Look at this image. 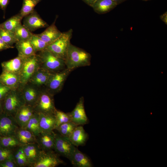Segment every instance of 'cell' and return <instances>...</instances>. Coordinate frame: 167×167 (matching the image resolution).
Wrapping results in <instances>:
<instances>
[{"mask_svg":"<svg viewBox=\"0 0 167 167\" xmlns=\"http://www.w3.org/2000/svg\"><path fill=\"white\" fill-rule=\"evenodd\" d=\"M91 57L87 51L71 43L65 60L66 68L72 71L78 67L89 66Z\"/></svg>","mask_w":167,"mask_h":167,"instance_id":"obj_1","label":"cell"},{"mask_svg":"<svg viewBox=\"0 0 167 167\" xmlns=\"http://www.w3.org/2000/svg\"><path fill=\"white\" fill-rule=\"evenodd\" d=\"M38 52L36 54L39 60L40 67L51 73L58 72L66 68L64 60L56 56L49 51L44 49Z\"/></svg>","mask_w":167,"mask_h":167,"instance_id":"obj_2","label":"cell"},{"mask_svg":"<svg viewBox=\"0 0 167 167\" xmlns=\"http://www.w3.org/2000/svg\"><path fill=\"white\" fill-rule=\"evenodd\" d=\"M73 30L70 29L67 31L62 32L61 35L56 40L49 45L46 49L56 56L65 60L67 51L72 38Z\"/></svg>","mask_w":167,"mask_h":167,"instance_id":"obj_3","label":"cell"},{"mask_svg":"<svg viewBox=\"0 0 167 167\" xmlns=\"http://www.w3.org/2000/svg\"><path fill=\"white\" fill-rule=\"evenodd\" d=\"M25 104L20 89H12L3 100V112L14 116L18 110Z\"/></svg>","mask_w":167,"mask_h":167,"instance_id":"obj_4","label":"cell"},{"mask_svg":"<svg viewBox=\"0 0 167 167\" xmlns=\"http://www.w3.org/2000/svg\"><path fill=\"white\" fill-rule=\"evenodd\" d=\"M23 58L22 66L19 73L20 83L19 88L28 83L36 70L40 67L39 60L36 54Z\"/></svg>","mask_w":167,"mask_h":167,"instance_id":"obj_5","label":"cell"},{"mask_svg":"<svg viewBox=\"0 0 167 167\" xmlns=\"http://www.w3.org/2000/svg\"><path fill=\"white\" fill-rule=\"evenodd\" d=\"M54 96L44 88H42L36 102L32 107L34 111L38 113L55 114L57 109Z\"/></svg>","mask_w":167,"mask_h":167,"instance_id":"obj_6","label":"cell"},{"mask_svg":"<svg viewBox=\"0 0 167 167\" xmlns=\"http://www.w3.org/2000/svg\"><path fill=\"white\" fill-rule=\"evenodd\" d=\"M71 71L66 68L60 71L51 73L44 88L54 96L61 90L66 80Z\"/></svg>","mask_w":167,"mask_h":167,"instance_id":"obj_7","label":"cell"},{"mask_svg":"<svg viewBox=\"0 0 167 167\" xmlns=\"http://www.w3.org/2000/svg\"><path fill=\"white\" fill-rule=\"evenodd\" d=\"M59 155L54 150L44 151L42 150L37 161L31 167H55L64 164Z\"/></svg>","mask_w":167,"mask_h":167,"instance_id":"obj_8","label":"cell"},{"mask_svg":"<svg viewBox=\"0 0 167 167\" xmlns=\"http://www.w3.org/2000/svg\"><path fill=\"white\" fill-rule=\"evenodd\" d=\"M20 127L14 116L3 112L0 114V136H14Z\"/></svg>","mask_w":167,"mask_h":167,"instance_id":"obj_9","label":"cell"},{"mask_svg":"<svg viewBox=\"0 0 167 167\" xmlns=\"http://www.w3.org/2000/svg\"><path fill=\"white\" fill-rule=\"evenodd\" d=\"M75 148L68 137L55 133L54 150L59 156L68 159Z\"/></svg>","mask_w":167,"mask_h":167,"instance_id":"obj_10","label":"cell"},{"mask_svg":"<svg viewBox=\"0 0 167 167\" xmlns=\"http://www.w3.org/2000/svg\"><path fill=\"white\" fill-rule=\"evenodd\" d=\"M19 88L21 91L25 104L33 107L36 102L42 88L29 82Z\"/></svg>","mask_w":167,"mask_h":167,"instance_id":"obj_11","label":"cell"},{"mask_svg":"<svg viewBox=\"0 0 167 167\" xmlns=\"http://www.w3.org/2000/svg\"><path fill=\"white\" fill-rule=\"evenodd\" d=\"M68 113L71 121L78 126L84 125L88 122L84 109V99L83 96L80 98L73 110Z\"/></svg>","mask_w":167,"mask_h":167,"instance_id":"obj_12","label":"cell"},{"mask_svg":"<svg viewBox=\"0 0 167 167\" xmlns=\"http://www.w3.org/2000/svg\"><path fill=\"white\" fill-rule=\"evenodd\" d=\"M23 23V25L31 32L49 26L35 10L24 17Z\"/></svg>","mask_w":167,"mask_h":167,"instance_id":"obj_13","label":"cell"},{"mask_svg":"<svg viewBox=\"0 0 167 167\" xmlns=\"http://www.w3.org/2000/svg\"><path fill=\"white\" fill-rule=\"evenodd\" d=\"M35 112L32 107L26 104L18 110L14 116L20 128L24 127Z\"/></svg>","mask_w":167,"mask_h":167,"instance_id":"obj_14","label":"cell"},{"mask_svg":"<svg viewBox=\"0 0 167 167\" xmlns=\"http://www.w3.org/2000/svg\"><path fill=\"white\" fill-rule=\"evenodd\" d=\"M68 159L74 167L93 166L92 162L88 157L79 151L76 147Z\"/></svg>","mask_w":167,"mask_h":167,"instance_id":"obj_15","label":"cell"},{"mask_svg":"<svg viewBox=\"0 0 167 167\" xmlns=\"http://www.w3.org/2000/svg\"><path fill=\"white\" fill-rule=\"evenodd\" d=\"M38 113L41 133L51 132L55 130L56 121L55 114Z\"/></svg>","mask_w":167,"mask_h":167,"instance_id":"obj_16","label":"cell"},{"mask_svg":"<svg viewBox=\"0 0 167 167\" xmlns=\"http://www.w3.org/2000/svg\"><path fill=\"white\" fill-rule=\"evenodd\" d=\"M55 134L54 131L41 133L36 137L37 143L42 150L45 151L54 150Z\"/></svg>","mask_w":167,"mask_h":167,"instance_id":"obj_17","label":"cell"},{"mask_svg":"<svg viewBox=\"0 0 167 167\" xmlns=\"http://www.w3.org/2000/svg\"><path fill=\"white\" fill-rule=\"evenodd\" d=\"M56 19L42 32L36 35L44 41L49 45L58 39L62 34L55 25Z\"/></svg>","mask_w":167,"mask_h":167,"instance_id":"obj_18","label":"cell"},{"mask_svg":"<svg viewBox=\"0 0 167 167\" xmlns=\"http://www.w3.org/2000/svg\"><path fill=\"white\" fill-rule=\"evenodd\" d=\"M71 143L75 147L84 145L88 139V135L81 125L77 126L68 136Z\"/></svg>","mask_w":167,"mask_h":167,"instance_id":"obj_19","label":"cell"},{"mask_svg":"<svg viewBox=\"0 0 167 167\" xmlns=\"http://www.w3.org/2000/svg\"><path fill=\"white\" fill-rule=\"evenodd\" d=\"M51 74L47 70L40 67L28 82L39 88H43L46 84Z\"/></svg>","mask_w":167,"mask_h":167,"instance_id":"obj_20","label":"cell"},{"mask_svg":"<svg viewBox=\"0 0 167 167\" xmlns=\"http://www.w3.org/2000/svg\"><path fill=\"white\" fill-rule=\"evenodd\" d=\"M29 164V166L37 160L42 150L37 143L21 146Z\"/></svg>","mask_w":167,"mask_h":167,"instance_id":"obj_21","label":"cell"},{"mask_svg":"<svg viewBox=\"0 0 167 167\" xmlns=\"http://www.w3.org/2000/svg\"><path fill=\"white\" fill-rule=\"evenodd\" d=\"M0 82L11 89L17 88L20 84L19 74L2 71L0 75Z\"/></svg>","mask_w":167,"mask_h":167,"instance_id":"obj_22","label":"cell"},{"mask_svg":"<svg viewBox=\"0 0 167 167\" xmlns=\"http://www.w3.org/2000/svg\"><path fill=\"white\" fill-rule=\"evenodd\" d=\"M23 64V57L18 56L16 57L1 63L2 71L19 73Z\"/></svg>","mask_w":167,"mask_h":167,"instance_id":"obj_23","label":"cell"},{"mask_svg":"<svg viewBox=\"0 0 167 167\" xmlns=\"http://www.w3.org/2000/svg\"><path fill=\"white\" fill-rule=\"evenodd\" d=\"M14 136L21 146L37 143L36 137L31 132L25 129L19 128Z\"/></svg>","mask_w":167,"mask_h":167,"instance_id":"obj_24","label":"cell"},{"mask_svg":"<svg viewBox=\"0 0 167 167\" xmlns=\"http://www.w3.org/2000/svg\"><path fill=\"white\" fill-rule=\"evenodd\" d=\"M117 5L112 0H96L92 7L96 12L102 14L109 12Z\"/></svg>","mask_w":167,"mask_h":167,"instance_id":"obj_25","label":"cell"},{"mask_svg":"<svg viewBox=\"0 0 167 167\" xmlns=\"http://www.w3.org/2000/svg\"><path fill=\"white\" fill-rule=\"evenodd\" d=\"M15 46L18 52V55L26 57L36 54L30 40L17 41Z\"/></svg>","mask_w":167,"mask_h":167,"instance_id":"obj_26","label":"cell"},{"mask_svg":"<svg viewBox=\"0 0 167 167\" xmlns=\"http://www.w3.org/2000/svg\"><path fill=\"white\" fill-rule=\"evenodd\" d=\"M22 128L29 131L36 137L39 135L41 131L39 126V113L35 112L26 125Z\"/></svg>","mask_w":167,"mask_h":167,"instance_id":"obj_27","label":"cell"},{"mask_svg":"<svg viewBox=\"0 0 167 167\" xmlns=\"http://www.w3.org/2000/svg\"><path fill=\"white\" fill-rule=\"evenodd\" d=\"M23 18L19 13L12 16L4 22L0 24V27L14 32L17 27L20 24Z\"/></svg>","mask_w":167,"mask_h":167,"instance_id":"obj_28","label":"cell"},{"mask_svg":"<svg viewBox=\"0 0 167 167\" xmlns=\"http://www.w3.org/2000/svg\"><path fill=\"white\" fill-rule=\"evenodd\" d=\"M0 146L14 150L21 146L15 136H0Z\"/></svg>","mask_w":167,"mask_h":167,"instance_id":"obj_29","label":"cell"},{"mask_svg":"<svg viewBox=\"0 0 167 167\" xmlns=\"http://www.w3.org/2000/svg\"><path fill=\"white\" fill-rule=\"evenodd\" d=\"M14 33L17 41L30 40L33 34L21 24L17 27Z\"/></svg>","mask_w":167,"mask_h":167,"instance_id":"obj_30","label":"cell"},{"mask_svg":"<svg viewBox=\"0 0 167 167\" xmlns=\"http://www.w3.org/2000/svg\"><path fill=\"white\" fill-rule=\"evenodd\" d=\"M42 0H23L22 6L19 12L23 18L34 10L36 6Z\"/></svg>","mask_w":167,"mask_h":167,"instance_id":"obj_31","label":"cell"},{"mask_svg":"<svg viewBox=\"0 0 167 167\" xmlns=\"http://www.w3.org/2000/svg\"><path fill=\"white\" fill-rule=\"evenodd\" d=\"M78 125L72 121L63 123L56 127L55 130L60 135L68 137Z\"/></svg>","mask_w":167,"mask_h":167,"instance_id":"obj_32","label":"cell"},{"mask_svg":"<svg viewBox=\"0 0 167 167\" xmlns=\"http://www.w3.org/2000/svg\"><path fill=\"white\" fill-rule=\"evenodd\" d=\"M0 37L7 44L11 47H14L13 45L17 41L14 32L0 27Z\"/></svg>","mask_w":167,"mask_h":167,"instance_id":"obj_33","label":"cell"},{"mask_svg":"<svg viewBox=\"0 0 167 167\" xmlns=\"http://www.w3.org/2000/svg\"><path fill=\"white\" fill-rule=\"evenodd\" d=\"M30 41L36 54L44 49L48 45L36 34H33Z\"/></svg>","mask_w":167,"mask_h":167,"instance_id":"obj_34","label":"cell"},{"mask_svg":"<svg viewBox=\"0 0 167 167\" xmlns=\"http://www.w3.org/2000/svg\"><path fill=\"white\" fill-rule=\"evenodd\" d=\"M55 116L56 121L55 128L63 123L71 121L68 113H65L57 109L55 113Z\"/></svg>","mask_w":167,"mask_h":167,"instance_id":"obj_35","label":"cell"},{"mask_svg":"<svg viewBox=\"0 0 167 167\" xmlns=\"http://www.w3.org/2000/svg\"><path fill=\"white\" fill-rule=\"evenodd\" d=\"M14 150L0 146V162L6 160L14 158Z\"/></svg>","mask_w":167,"mask_h":167,"instance_id":"obj_36","label":"cell"},{"mask_svg":"<svg viewBox=\"0 0 167 167\" xmlns=\"http://www.w3.org/2000/svg\"><path fill=\"white\" fill-rule=\"evenodd\" d=\"M18 167L29 166V164L25 156L14 157Z\"/></svg>","mask_w":167,"mask_h":167,"instance_id":"obj_37","label":"cell"},{"mask_svg":"<svg viewBox=\"0 0 167 167\" xmlns=\"http://www.w3.org/2000/svg\"><path fill=\"white\" fill-rule=\"evenodd\" d=\"M11 89L0 82V100H3Z\"/></svg>","mask_w":167,"mask_h":167,"instance_id":"obj_38","label":"cell"},{"mask_svg":"<svg viewBox=\"0 0 167 167\" xmlns=\"http://www.w3.org/2000/svg\"><path fill=\"white\" fill-rule=\"evenodd\" d=\"M18 167L14 158L8 159L0 162V167Z\"/></svg>","mask_w":167,"mask_h":167,"instance_id":"obj_39","label":"cell"},{"mask_svg":"<svg viewBox=\"0 0 167 167\" xmlns=\"http://www.w3.org/2000/svg\"><path fill=\"white\" fill-rule=\"evenodd\" d=\"M13 48L7 44L0 37V51Z\"/></svg>","mask_w":167,"mask_h":167,"instance_id":"obj_40","label":"cell"},{"mask_svg":"<svg viewBox=\"0 0 167 167\" xmlns=\"http://www.w3.org/2000/svg\"><path fill=\"white\" fill-rule=\"evenodd\" d=\"M9 0H0V7L4 11L8 5Z\"/></svg>","mask_w":167,"mask_h":167,"instance_id":"obj_41","label":"cell"},{"mask_svg":"<svg viewBox=\"0 0 167 167\" xmlns=\"http://www.w3.org/2000/svg\"><path fill=\"white\" fill-rule=\"evenodd\" d=\"M160 19L165 24H167V12H166L160 16Z\"/></svg>","mask_w":167,"mask_h":167,"instance_id":"obj_42","label":"cell"},{"mask_svg":"<svg viewBox=\"0 0 167 167\" xmlns=\"http://www.w3.org/2000/svg\"><path fill=\"white\" fill-rule=\"evenodd\" d=\"M85 3L92 7L96 0H83Z\"/></svg>","mask_w":167,"mask_h":167,"instance_id":"obj_43","label":"cell"},{"mask_svg":"<svg viewBox=\"0 0 167 167\" xmlns=\"http://www.w3.org/2000/svg\"><path fill=\"white\" fill-rule=\"evenodd\" d=\"M3 100H0V114L3 112Z\"/></svg>","mask_w":167,"mask_h":167,"instance_id":"obj_44","label":"cell"},{"mask_svg":"<svg viewBox=\"0 0 167 167\" xmlns=\"http://www.w3.org/2000/svg\"><path fill=\"white\" fill-rule=\"evenodd\" d=\"M115 2H116L117 5L122 3V2L126 0H112Z\"/></svg>","mask_w":167,"mask_h":167,"instance_id":"obj_45","label":"cell"},{"mask_svg":"<svg viewBox=\"0 0 167 167\" xmlns=\"http://www.w3.org/2000/svg\"><path fill=\"white\" fill-rule=\"evenodd\" d=\"M143 0L147 1V0Z\"/></svg>","mask_w":167,"mask_h":167,"instance_id":"obj_46","label":"cell"}]
</instances>
